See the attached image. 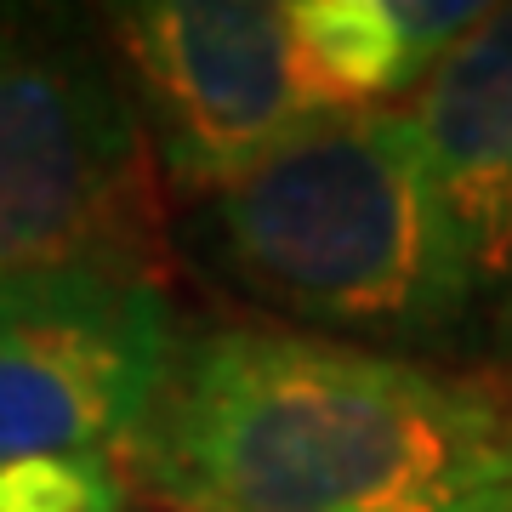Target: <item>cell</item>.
<instances>
[{
    "label": "cell",
    "instance_id": "obj_1",
    "mask_svg": "<svg viewBox=\"0 0 512 512\" xmlns=\"http://www.w3.org/2000/svg\"><path fill=\"white\" fill-rule=\"evenodd\" d=\"M120 473L165 512L512 507V376L268 319L177 325Z\"/></svg>",
    "mask_w": 512,
    "mask_h": 512
},
{
    "label": "cell",
    "instance_id": "obj_2",
    "mask_svg": "<svg viewBox=\"0 0 512 512\" xmlns=\"http://www.w3.org/2000/svg\"><path fill=\"white\" fill-rule=\"evenodd\" d=\"M188 251L268 325L467 365V319L404 103L348 109L194 200Z\"/></svg>",
    "mask_w": 512,
    "mask_h": 512
},
{
    "label": "cell",
    "instance_id": "obj_3",
    "mask_svg": "<svg viewBox=\"0 0 512 512\" xmlns=\"http://www.w3.org/2000/svg\"><path fill=\"white\" fill-rule=\"evenodd\" d=\"M109 46L80 18L0 6V274L160 279L165 177Z\"/></svg>",
    "mask_w": 512,
    "mask_h": 512
},
{
    "label": "cell",
    "instance_id": "obj_4",
    "mask_svg": "<svg viewBox=\"0 0 512 512\" xmlns=\"http://www.w3.org/2000/svg\"><path fill=\"white\" fill-rule=\"evenodd\" d=\"M109 40L143 109L160 177L205 200L348 114L302 40L296 0H143L109 12Z\"/></svg>",
    "mask_w": 512,
    "mask_h": 512
},
{
    "label": "cell",
    "instance_id": "obj_5",
    "mask_svg": "<svg viewBox=\"0 0 512 512\" xmlns=\"http://www.w3.org/2000/svg\"><path fill=\"white\" fill-rule=\"evenodd\" d=\"M177 342L165 279L126 268L0 274V467L114 456Z\"/></svg>",
    "mask_w": 512,
    "mask_h": 512
},
{
    "label": "cell",
    "instance_id": "obj_6",
    "mask_svg": "<svg viewBox=\"0 0 512 512\" xmlns=\"http://www.w3.org/2000/svg\"><path fill=\"white\" fill-rule=\"evenodd\" d=\"M467 319V365L512 376V6L410 92Z\"/></svg>",
    "mask_w": 512,
    "mask_h": 512
},
{
    "label": "cell",
    "instance_id": "obj_7",
    "mask_svg": "<svg viewBox=\"0 0 512 512\" xmlns=\"http://www.w3.org/2000/svg\"><path fill=\"white\" fill-rule=\"evenodd\" d=\"M0 512H126V473L114 456L0 467Z\"/></svg>",
    "mask_w": 512,
    "mask_h": 512
},
{
    "label": "cell",
    "instance_id": "obj_8",
    "mask_svg": "<svg viewBox=\"0 0 512 512\" xmlns=\"http://www.w3.org/2000/svg\"><path fill=\"white\" fill-rule=\"evenodd\" d=\"M490 512H512V507H490Z\"/></svg>",
    "mask_w": 512,
    "mask_h": 512
}]
</instances>
